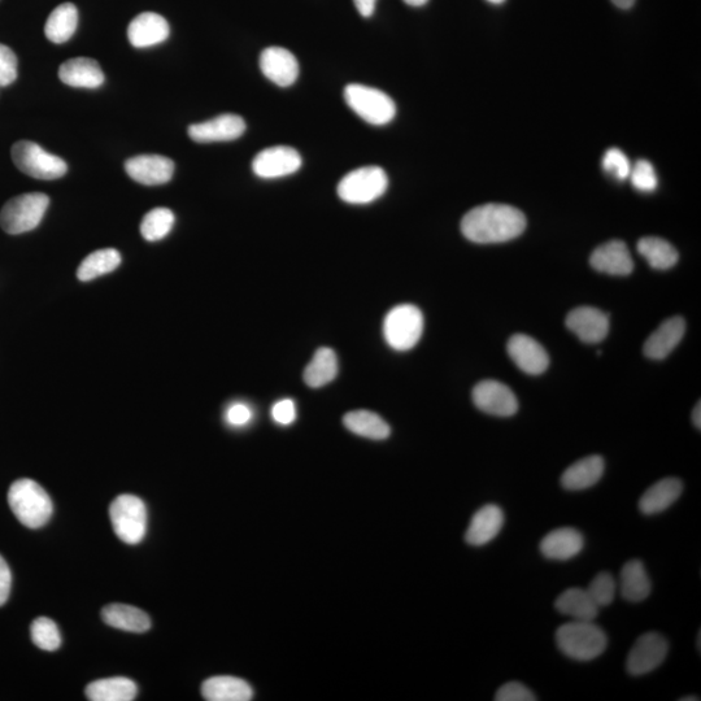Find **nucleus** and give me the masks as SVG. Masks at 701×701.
<instances>
[{
  "instance_id": "obj_1",
  "label": "nucleus",
  "mask_w": 701,
  "mask_h": 701,
  "mask_svg": "<svg viewBox=\"0 0 701 701\" xmlns=\"http://www.w3.org/2000/svg\"><path fill=\"white\" fill-rule=\"evenodd\" d=\"M525 229L524 213L507 204H483L473 208L461 220L464 237L481 245L512 241Z\"/></svg>"
},
{
  "instance_id": "obj_2",
  "label": "nucleus",
  "mask_w": 701,
  "mask_h": 701,
  "mask_svg": "<svg viewBox=\"0 0 701 701\" xmlns=\"http://www.w3.org/2000/svg\"><path fill=\"white\" fill-rule=\"evenodd\" d=\"M8 504L13 515L29 529L45 526L54 511L49 494L29 478L12 483L8 491Z\"/></svg>"
},
{
  "instance_id": "obj_3",
  "label": "nucleus",
  "mask_w": 701,
  "mask_h": 701,
  "mask_svg": "<svg viewBox=\"0 0 701 701\" xmlns=\"http://www.w3.org/2000/svg\"><path fill=\"white\" fill-rule=\"evenodd\" d=\"M556 643L569 659L591 661L603 655L608 646V638L594 622L574 620L557 629Z\"/></svg>"
},
{
  "instance_id": "obj_4",
  "label": "nucleus",
  "mask_w": 701,
  "mask_h": 701,
  "mask_svg": "<svg viewBox=\"0 0 701 701\" xmlns=\"http://www.w3.org/2000/svg\"><path fill=\"white\" fill-rule=\"evenodd\" d=\"M50 198L43 193H29L8 200L0 211V226L12 235L32 232L45 216Z\"/></svg>"
},
{
  "instance_id": "obj_5",
  "label": "nucleus",
  "mask_w": 701,
  "mask_h": 701,
  "mask_svg": "<svg viewBox=\"0 0 701 701\" xmlns=\"http://www.w3.org/2000/svg\"><path fill=\"white\" fill-rule=\"evenodd\" d=\"M424 333V315L412 304L394 307L383 321V337L396 351H409L419 343Z\"/></svg>"
},
{
  "instance_id": "obj_6",
  "label": "nucleus",
  "mask_w": 701,
  "mask_h": 701,
  "mask_svg": "<svg viewBox=\"0 0 701 701\" xmlns=\"http://www.w3.org/2000/svg\"><path fill=\"white\" fill-rule=\"evenodd\" d=\"M345 100L347 106L360 119L367 123L381 126L391 123L396 115L394 100L383 91L359 84L346 86Z\"/></svg>"
},
{
  "instance_id": "obj_7",
  "label": "nucleus",
  "mask_w": 701,
  "mask_h": 701,
  "mask_svg": "<svg viewBox=\"0 0 701 701\" xmlns=\"http://www.w3.org/2000/svg\"><path fill=\"white\" fill-rule=\"evenodd\" d=\"M12 160L26 176L52 181L65 176L68 165L62 158L43 150L37 143L20 141L12 147Z\"/></svg>"
},
{
  "instance_id": "obj_8",
  "label": "nucleus",
  "mask_w": 701,
  "mask_h": 701,
  "mask_svg": "<svg viewBox=\"0 0 701 701\" xmlns=\"http://www.w3.org/2000/svg\"><path fill=\"white\" fill-rule=\"evenodd\" d=\"M389 186V178L380 167L355 169L338 185L339 198L348 204H368L381 198Z\"/></svg>"
},
{
  "instance_id": "obj_9",
  "label": "nucleus",
  "mask_w": 701,
  "mask_h": 701,
  "mask_svg": "<svg viewBox=\"0 0 701 701\" xmlns=\"http://www.w3.org/2000/svg\"><path fill=\"white\" fill-rule=\"evenodd\" d=\"M113 530L121 541L137 544L143 541L147 531V508L134 495H121L113 500L110 508Z\"/></svg>"
},
{
  "instance_id": "obj_10",
  "label": "nucleus",
  "mask_w": 701,
  "mask_h": 701,
  "mask_svg": "<svg viewBox=\"0 0 701 701\" xmlns=\"http://www.w3.org/2000/svg\"><path fill=\"white\" fill-rule=\"evenodd\" d=\"M668 651V640L663 635L655 631L640 635L626 659V669L631 676H644L664 663Z\"/></svg>"
},
{
  "instance_id": "obj_11",
  "label": "nucleus",
  "mask_w": 701,
  "mask_h": 701,
  "mask_svg": "<svg viewBox=\"0 0 701 701\" xmlns=\"http://www.w3.org/2000/svg\"><path fill=\"white\" fill-rule=\"evenodd\" d=\"M302 167V156L293 147L276 146L265 148L252 161V171L256 176L272 180L290 176Z\"/></svg>"
},
{
  "instance_id": "obj_12",
  "label": "nucleus",
  "mask_w": 701,
  "mask_h": 701,
  "mask_svg": "<svg viewBox=\"0 0 701 701\" xmlns=\"http://www.w3.org/2000/svg\"><path fill=\"white\" fill-rule=\"evenodd\" d=\"M473 402L480 411L496 417H511L518 411V400L507 385L482 381L473 390Z\"/></svg>"
},
{
  "instance_id": "obj_13",
  "label": "nucleus",
  "mask_w": 701,
  "mask_h": 701,
  "mask_svg": "<svg viewBox=\"0 0 701 701\" xmlns=\"http://www.w3.org/2000/svg\"><path fill=\"white\" fill-rule=\"evenodd\" d=\"M246 132V123L241 116L225 113L204 123L189 126V137L198 143L229 142L241 138Z\"/></svg>"
},
{
  "instance_id": "obj_14",
  "label": "nucleus",
  "mask_w": 701,
  "mask_h": 701,
  "mask_svg": "<svg viewBox=\"0 0 701 701\" xmlns=\"http://www.w3.org/2000/svg\"><path fill=\"white\" fill-rule=\"evenodd\" d=\"M125 171L138 184L158 186L172 180L174 163L161 155H139L126 160Z\"/></svg>"
},
{
  "instance_id": "obj_15",
  "label": "nucleus",
  "mask_w": 701,
  "mask_h": 701,
  "mask_svg": "<svg viewBox=\"0 0 701 701\" xmlns=\"http://www.w3.org/2000/svg\"><path fill=\"white\" fill-rule=\"evenodd\" d=\"M260 69L273 84L289 87L299 76V63L293 52L283 47H268L260 55Z\"/></svg>"
},
{
  "instance_id": "obj_16",
  "label": "nucleus",
  "mask_w": 701,
  "mask_h": 701,
  "mask_svg": "<svg viewBox=\"0 0 701 701\" xmlns=\"http://www.w3.org/2000/svg\"><path fill=\"white\" fill-rule=\"evenodd\" d=\"M508 354L515 364L525 373L538 376L546 372L550 365V356L541 343L525 334L513 335L508 342Z\"/></svg>"
},
{
  "instance_id": "obj_17",
  "label": "nucleus",
  "mask_w": 701,
  "mask_h": 701,
  "mask_svg": "<svg viewBox=\"0 0 701 701\" xmlns=\"http://www.w3.org/2000/svg\"><path fill=\"white\" fill-rule=\"evenodd\" d=\"M566 326L582 342L599 343L609 332V317L598 308L579 307L566 317Z\"/></svg>"
},
{
  "instance_id": "obj_18",
  "label": "nucleus",
  "mask_w": 701,
  "mask_h": 701,
  "mask_svg": "<svg viewBox=\"0 0 701 701\" xmlns=\"http://www.w3.org/2000/svg\"><path fill=\"white\" fill-rule=\"evenodd\" d=\"M171 28L163 16L154 12L141 13L129 24L128 38L136 49H147L167 41Z\"/></svg>"
},
{
  "instance_id": "obj_19",
  "label": "nucleus",
  "mask_w": 701,
  "mask_h": 701,
  "mask_svg": "<svg viewBox=\"0 0 701 701\" xmlns=\"http://www.w3.org/2000/svg\"><path fill=\"white\" fill-rule=\"evenodd\" d=\"M590 263L598 272L611 276H629L634 269V261L628 246L621 241H611L592 252Z\"/></svg>"
},
{
  "instance_id": "obj_20",
  "label": "nucleus",
  "mask_w": 701,
  "mask_h": 701,
  "mask_svg": "<svg viewBox=\"0 0 701 701\" xmlns=\"http://www.w3.org/2000/svg\"><path fill=\"white\" fill-rule=\"evenodd\" d=\"M503 525V509L499 505L487 504L474 513L465 541L473 547L485 546L498 537Z\"/></svg>"
},
{
  "instance_id": "obj_21",
  "label": "nucleus",
  "mask_w": 701,
  "mask_h": 701,
  "mask_svg": "<svg viewBox=\"0 0 701 701\" xmlns=\"http://www.w3.org/2000/svg\"><path fill=\"white\" fill-rule=\"evenodd\" d=\"M585 539L577 529L560 528L548 533L541 542V552L548 560L568 561L581 554Z\"/></svg>"
},
{
  "instance_id": "obj_22",
  "label": "nucleus",
  "mask_w": 701,
  "mask_h": 701,
  "mask_svg": "<svg viewBox=\"0 0 701 701\" xmlns=\"http://www.w3.org/2000/svg\"><path fill=\"white\" fill-rule=\"evenodd\" d=\"M59 78L63 84L80 89H98L106 80L98 62L90 58L67 60L59 69Z\"/></svg>"
},
{
  "instance_id": "obj_23",
  "label": "nucleus",
  "mask_w": 701,
  "mask_h": 701,
  "mask_svg": "<svg viewBox=\"0 0 701 701\" xmlns=\"http://www.w3.org/2000/svg\"><path fill=\"white\" fill-rule=\"evenodd\" d=\"M685 332L686 324L682 317L665 320L647 339L644 354L653 360L665 359L682 341Z\"/></svg>"
},
{
  "instance_id": "obj_24",
  "label": "nucleus",
  "mask_w": 701,
  "mask_h": 701,
  "mask_svg": "<svg viewBox=\"0 0 701 701\" xmlns=\"http://www.w3.org/2000/svg\"><path fill=\"white\" fill-rule=\"evenodd\" d=\"M683 492V482L678 478H664L652 485L639 500V511L646 516L666 511L677 502Z\"/></svg>"
},
{
  "instance_id": "obj_25",
  "label": "nucleus",
  "mask_w": 701,
  "mask_h": 701,
  "mask_svg": "<svg viewBox=\"0 0 701 701\" xmlns=\"http://www.w3.org/2000/svg\"><path fill=\"white\" fill-rule=\"evenodd\" d=\"M604 459L599 455H591L570 465L561 476V485L565 490L581 491L590 489L602 480L604 474Z\"/></svg>"
},
{
  "instance_id": "obj_26",
  "label": "nucleus",
  "mask_w": 701,
  "mask_h": 701,
  "mask_svg": "<svg viewBox=\"0 0 701 701\" xmlns=\"http://www.w3.org/2000/svg\"><path fill=\"white\" fill-rule=\"evenodd\" d=\"M618 587L622 598L630 603L643 602L650 596L652 583L642 561L630 560L622 566Z\"/></svg>"
},
{
  "instance_id": "obj_27",
  "label": "nucleus",
  "mask_w": 701,
  "mask_h": 701,
  "mask_svg": "<svg viewBox=\"0 0 701 701\" xmlns=\"http://www.w3.org/2000/svg\"><path fill=\"white\" fill-rule=\"evenodd\" d=\"M202 695L208 701H248L254 690L241 678L220 676L203 683Z\"/></svg>"
},
{
  "instance_id": "obj_28",
  "label": "nucleus",
  "mask_w": 701,
  "mask_h": 701,
  "mask_svg": "<svg viewBox=\"0 0 701 701\" xmlns=\"http://www.w3.org/2000/svg\"><path fill=\"white\" fill-rule=\"evenodd\" d=\"M103 621L112 628L129 633H146L151 628L150 617L132 605L110 604L103 608Z\"/></svg>"
},
{
  "instance_id": "obj_29",
  "label": "nucleus",
  "mask_w": 701,
  "mask_h": 701,
  "mask_svg": "<svg viewBox=\"0 0 701 701\" xmlns=\"http://www.w3.org/2000/svg\"><path fill=\"white\" fill-rule=\"evenodd\" d=\"M555 608L561 615L572 617L576 621H594L600 609L589 592L578 587L565 590L556 599Z\"/></svg>"
},
{
  "instance_id": "obj_30",
  "label": "nucleus",
  "mask_w": 701,
  "mask_h": 701,
  "mask_svg": "<svg viewBox=\"0 0 701 701\" xmlns=\"http://www.w3.org/2000/svg\"><path fill=\"white\" fill-rule=\"evenodd\" d=\"M137 694L136 683L125 677L99 679L86 687V698L91 701H132Z\"/></svg>"
},
{
  "instance_id": "obj_31",
  "label": "nucleus",
  "mask_w": 701,
  "mask_h": 701,
  "mask_svg": "<svg viewBox=\"0 0 701 701\" xmlns=\"http://www.w3.org/2000/svg\"><path fill=\"white\" fill-rule=\"evenodd\" d=\"M78 11L73 3H63L51 12L46 21L45 34L47 39L56 45L68 42L76 33Z\"/></svg>"
},
{
  "instance_id": "obj_32",
  "label": "nucleus",
  "mask_w": 701,
  "mask_h": 701,
  "mask_svg": "<svg viewBox=\"0 0 701 701\" xmlns=\"http://www.w3.org/2000/svg\"><path fill=\"white\" fill-rule=\"evenodd\" d=\"M338 357L332 348L322 347L316 351L311 363L304 370V382L312 389L328 385L338 376Z\"/></svg>"
},
{
  "instance_id": "obj_33",
  "label": "nucleus",
  "mask_w": 701,
  "mask_h": 701,
  "mask_svg": "<svg viewBox=\"0 0 701 701\" xmlns=\"http://www.w3.org/2000/svg\"><path fill=\"white\" fill-rule=\"evenodd\" d=\"M346 428L359 437L382 441L390 437L389 424L377 413L369 411H354L343 417Z\"/></svg>"
},
{
  "instance_id": "obj_34",
  "label": "nucleus",
  "mask_w": 701,
  "mask_h": 701,
  "mask_svg": "<svg viewBox=\"0 0 701 701\" xmlns=\"http://www.w3.org/2000/svg\"><path fill=\"white\" fill-rule=\"evenodd\" d=\"M121 264L120 252L115 248H103L86 256L84 261L77 269L78 280L89 282L95 278L102 277L104 274L116 271Z\"/></svg>"
},
{
  "instance_id": "obj_35",
  "label": "nucleus",
  "mask_w": 701,
  "mask_h": 701,
  "mask_svg": "<svg viewBox=\"0 0 701 701\" xmlns=\"http://www.w3.org/2000/svg\"><path fill=\"white\" fill-rule=\"evenodd\" d=\"M638 252L653 269L666 271L678 263V252L668 241L659 237H646L638 242Z\"/></svg>"
},
{
  "instance_id": "obj_36",
  "label": "nucleus",
  "mask_w": 701,
  "mask_h": 701,
  "mask_svg": "<svg viewBox=\"0 0 701 701\" xmlns=\"http://www.w3.org/2000/svg\"><path fill=\"white\" fill-rule=\"evenodd\" d=\"M174 213L168 208H155L143 217L141 224L142 237L148 242H158L167 237L174 225Z\"/></svg>"
},
{
  "instance_id": "obj_37",
  "label": "nucleus",
  "mask_w": 701,
  "mask_h": 701,
  "mask_svg": "<svg viewBox=\"0 0 701 701\" xmlns=\"http://www.w3.org/2000/svg\"><path fill=\"white\" fill-rule=\"evenodd\" d=\"M30 633H32L33 643L43 651L54 652L62 644L58 626L50 618H37L30 628Z\"/></svg>"
},
{
  "instance_id": "obj_38",
  "label": "nucleus",
  "mask_w": 701,
  "mask_h": 701,
  "mask_svg": "<svg viewBox=\"0 0 701 701\" xmlns=\"http://www.w3.org/2000/svg\"><path fill=\"white\" fill-rule=\"evenodd\" d=\"M617 587L616 579L613 578L612 574L602 572L592 579L586 590L595 604L602 608L608 607L609 604L613 603V600L616 598Z\"/></svg>"
},
{
  "instance_id": "obj_39",
  "label": "nucleus",
  "mask_w": 701,
  "mask_h": 701,
  "mask_svg": "<svg viewBox=\"0 0 701 701\" xmlns=\"http://www.w3.org/2000/svg\"><path fill=\"white\" fill-rule=\"evenodd\" d=\"M631 184L635 189L643 191V193H652L657 189V176L655 168L647 160H639L634 168H631L630 176Z\"/></svg>"
},
{
  "instance_id": "obj_40",
  "label": "nucleus",
  "mask_w": 701,
  "mask_h": 701,
  "mask_svg": "<svg viewBox=\"0 0 701 701\" xmlns=\"http://www.w3.org/2000/svg\"><path fill=\"white\" fill-rule=\"evenodd\" d=\"M603 169L612 174L617 180H626L630 176L631 165L628 156L618 148H611L605 152L603 158Z\"/></svg>"
},
{
  "instance_id": "obj_41",
  "label": "nucleus",
  "mask_w": 701,
  "mask_h": 701,
  "mask_svg": "<svg viewBox=\"0 0 701 701\" xmlns=\"http://www.w3.org/2000/svg\"><path fill=\"white\" fill-rule=\"evenodd\" d=\"M17 78V58L10 47L0 43V87L13 84Z\"/></svg>"
},
{
  "instance_id": "obj_42",
  "label": "nucleus",
  "mask_w": 701,
  "mask_h": 701,
  "mask_svg": "<svg viewBox=\"0 0 701 701\" xmlns=\"http://www.w3.org/2000/svg\"><path fill=\"white\" fill-rule=\"evenodd\" d=\"M496 701H535L538 700L534 692L520 682L505 683L496 692Z\"/></svg>"
},
{
  "instance_id": "obj_43",
  "label": "nucleus",
  "mask_w": 701,
  "mask_h": 701,
  "mask_svg": "<svg viewBox=\"0 0 701 701\" xmlns=\"http://www.w3.org/2000/svg\"><path fill=\"white\" fill-rule=\"evenodd\" d=\"M272 417L278 425L287 426L293 424L296 420V408L293 400L283 399L274 404Z\"/></svg>"
},
{
  "instance_id": "obj_44",
  "label": "nucleus",
  "mask_w": 701,
  "mask_h": 701,
  "mask_svg": "<svg viewBox=\"0 0 701 701\" xmlns=\"http://www.w3.org/2000/svg\"><path fill=\"white\" fill-rule=\"evenodd\" d=\"M251 420L252 411L247 404L235 403L226 411V421H228L229 425L237 426V428L247 425Z\"/></svg>"
},
{
  "instance_id": "obj_45",
  "label": "nucleus",
  "mask_w": 701,
  "mask_h": 701,
  "mask_svg": "<svg viewBox=\"0 0 701 701\" xmlns=\"http://www.w3.org/2000/svg\"><path fill=\"white\" fill-rule=\"evenodd\" d=\"M12 586V574L10 566L6 560L0 556V607L6 604L8 596H10Z\"/></svg>"
},
{
  "instance_id": "obj_46",
  "label": "nucleus",
  "mask_w": 701,
  "mask_h": 701,
  "mask_svg": "<svg viewBox=\"0 0 701 701\" xmlns=\"http://www.w3.org/2000/svg\"><path fill=\"white\" fill-rule=\"evenodd\" d=\"M357 11L363 17H370L376 10L377 0H354Z\"/></svg>"
},
{
  "instance_id": "obj_47",
  "label": "nucleus",
  "mask_w": 701,
  "mask_h": 701,
  "mask_svg": "<svg viewBox=\"0 0 701 701\" xmlns=\"http://www.w3.org/2000/svg\"><path fill=\"white\" fill-rule=\"evenodd\" d=\"M692 422H694L695 428L701 429V404L700 402L696 404L694 412H692Z\"/></svg>"
},
{
  "instance_id": "obj_48",
  "label": "nucleus",
  "mask_w": 701,
  "mask_h": 701,
  "mask_svg": "<svg viewBox=\"0 0 701 701\" xmlns=\"http://www.w3.org/2000/svg\"><path fill=\"white\" fill-rule=\"evenodd\" d=\"M611 2L621 10H629L634 6L635 0H611Z\"/></svg>"
},
{
  "instance_id": "obj_49",
  "label": "nucleus",
  "mask_w": 701,
  "mask_h": 701,
  "mask_svg": "<svg viewBox=\"0 0 701 701\" xmlns=\"http://www.w3.org/2000/svg\"><path fill=\"white\" fill-rule=\"evenodd\" d=\"M404 2H406L408 6L421 7L425 6V4L429 2V0H404Z\"/></svg>"
},
{
  "instance_id": "obj_50",
  "label": "nucleus",
  "mask_w": 701,
  "mask_h": 701,
  "mask_svg": "<svg viewBox=\"0 0 701 701\" xmlns=\"http://www.w3.org/2000/svg\"><path fill=\"white\" fill-rule=\"evenodd\" d=\"M679 700H681V701H699L700 698H698V696H686V698H681Z\"/></svg>"
},
{
  "instance_id": "obj_51",
  "label": "nucleus",
  "mask_w": 701,
  "mask_h": 701,
  "mask_svg": "<svg viewBox=\"0 0 701 701\" xmlns=\"http://www.w3.org/2000/svg\"><path fill=\"white\" fill-rule=\"evenodd\" d=\"M487 2H490L492 4H502L505 2V0H487Z\"/></svg>"
},
{
  "instance_id": "obj_52",
  "label": "nucleus",
  "mask_w": 701,
  "mask_h": 701,
  "mask_svg": "<svg viewBox=\"0 0 701 701\" xmlns=\"http://www.w3.org/2000/svg\"><path fill=\"white\" fill-rule=\"evenodd\" d=\"M700 638H701V633L698 634V650L700 651Z\"/></svg>"
}]
</instances>
